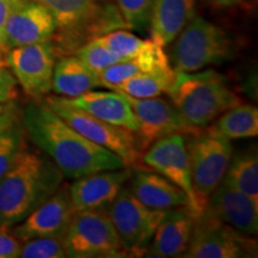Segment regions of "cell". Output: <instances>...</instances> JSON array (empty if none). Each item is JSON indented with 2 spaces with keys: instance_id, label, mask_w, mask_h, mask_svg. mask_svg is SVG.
Masks as SVG:
<instances>
[{
  "instance_id": "1",
  "label": "cell",
  "mask_w": 258,
  "mask_h": 258,
  "mask_svg": "<svg viewBox=\"0 0 258 258\" xmlns=\"http://www.w3.org/2000/svg\"><path fill=\"white\" fill-rule=\"evenodd\" d=\"M21 121L27 137L66 178L77 179L127 166L115 153L83 137L44 103H28Z\"/></svg>"
},
{
  "instance_id": "2",
  "label": "cell",
  "mask_w": 258,
  "mask_h": 258,
  "mask_svg": "<svg viewBox=\"0 0 258 258\" xmlns=\"http://www.w3.org/2000/svg\"><path fill=\"white\" fill-rule=\"evenodd\" d=\"M63 175L44 153L22 150L0 178V226L12 227L62 185Z\"/></svg>"
},
{
  "instance_id": "3",
  "label": "cell",
  "mask_w": 258,
  "mask_h": 258,
  "mask_svg": "<svg viewBox=\"0 0 258 258\" xmlns=\"http://www.w3.org/2000/svg\"><path fill=\"white\" fill-rule=\"evenodd\" d=\"M166 93L184 120L198 129L207 127L222 112L240 104V98L228 88L225 77L214 70L176 72Z\"/></svg>"
},
{
  "instance_id": "4",
  "label": "cell",
  "mask_w": 258,
  "mask_h": 258,
  "mask_svg": "<svg viewBox=\"0 0 258 258\" xmlns=\"http://www.w3.org/2000/svg\"><path fill=\"white\" fill-rule=\"evenodd\" d=\"M49 10L56 22V51L74 53L106 32L127 27L115 5L103 0H34Z\"/></svg>"
},
{
  "instance_id": "5",
  "label": "cell",
  "mask_w": 258,
  "mask_h": 258,
  "mask_svg": "<svg viewBox=\"0 0 258 258\" xmlns=\"http://www.w3.org/2000/svg\"><path fill=\"white\" fill-rule=\"evenodd\" d=\"M176 38L169 57L175 72H198L211 64L224 63L234 53L228 35L196 15Z\"/></svg>"
},
{
  "instance_id": "6",
  "label": "cell",
  "mask_w": 258,
  "mask_h": 258,
  "mask_svg": "<svg viewBox=\"0 0 258 258\" xmlns=\"http://www.w3.org/2000/svg\"><path fill=\"white\" fill-rule=\"evenodd\" d=\"M62 243L67 257H127L106 209L74 213Z\"/></svg>"
},
{
  "instance_id": "7",
  "label": "cell",
  "mask_w": 258,
  "mask_h": 258,
  "mask_svg": "<svg viewBox=\"0 0 258 258\" xmlns=\"http://www.w3.org/2000/svg\"><path fill=\"white\" fill-rule=\"evenodd\" d=\"M43 103L83 137L120 157L128 167L138 163L141 151L133 132L108 123L82 109L66 104L59 96L47 97Z\"/></svg>"
},
{
  "instance_id": "8",
  "label": "cell",
  "mask_w": 258,
  "mask_h": 258,
  "mask_svg": "<svg viewBox=\"0 0 258 258\" xmlns=\"http://www.w3.org/2000/svg\"><path fill=\"white\" fill-rule=\"evenodd\" d=\"M167 211L148 208L125 185L106 209L127 256L146 253L148 244Z\"/></svg>"
},
{
  "instance_id": "9",
  "label": "cell",
  "mask_w": 258,
  "mask_h": 258,
  "mask_svg": "<svg viewBox=\"0 0 258 258\" xmlns=\"http://www.w3.org/2000/svg\"><path fill=\"white\" fill-rule=\"evenodd\" d=\"M186 145L189 154L192 190L201 214L209 196L224 178L233 156V146L227 139L205 132L190 135Z\"/></svg>"
},
{
  "instance_id": "10",
  "label": "cell",
  "mask_w": 258,
  "mask_h": 258,
  "mask_svg": "<svg viewBox=\"0 0 258 258\" xmlns=\"http://www.w3.org/2000/svg\"><path fill=\"white\" fill-rule=\"evenodd\" d=\"M256 241L217 219L202 213L196 219L189 246L188 258H243L253 257Z\"/></svg>"
},
{
  "instance_id": "11",
  "label": "cell",
  "mask_w": 258,
  "mask_h": 258,
  "mask_svg": "<svg viewBox=\"0 0 258 258\" xmlns=\"http://www.w3.org/2000/svg\"><path fill=\"white\" fill-rule=\"evenodd\" d=\"M56 54L51 41L25 44L8 51L4 66L9 67L25 93L41 98L51 90Z\"/></svg>"
},
{
  "instance_id": "12",
  "label": "cell",
  "mask_w": 258,
  "mask_h": 258,
  "mask_svg": "<svg viewBox=\"0 0 258 258\" xmlns=\"http://www.w3.org/2000/svg\"><path fill=\"white\" fill-rule=\"evenodd\" d=\"M122 93V92H121ZM139 122L137 131L138 145L140 151L147 150L154 141L172 134L194 135L201 132L184 120L176 106L164 99L153 98H135L124 95Z\"/></svg>"
},
{
  "instance_id": "13",
  "label": "cell",
  "mask_w": 258,
  "mask_h": 258,
  "mask_svg": "<svg viewBox=\"0 0 258 258\" xmlns=\"http://www.w3.org/2000/svg\"><path fill=\"white\" fill-rule=\"evenodd\" d=\"M185 138L186 135L183 134H172L154 141L146 150L143 160L157 173L179 186L189 198L191 209L200 217L201 212L199 211L198 201L192 190Z\"/></svg>"
},
{
  "instance_id": "14",
  "label": "cell",
  "mask_w": 258,
  "mask_h": 258,
  "mask_svg": "<svg viewBox=\"0 0 258 258\" xmlns=\"http://www.w3.org/2000/svg\"><path fill=\"white\" fill-rule=\"evenodd\" d=\"M74 213L69 188L60 186L23 221L12 226L11 232L21 241L38 237L62 238Z\"/></svg>"
},
{
  "instance_id": "15",
  "label": "cell",
  "mask_w": 258,
  "mask_h": 258,
  "mask_svg": "<svg viewBox=\"0 0 258 258\" xmlns=\"http://www.w3.org/2000/svg\"><path fill=\"white\" fill-rule=\"evenodd\" d=\"M55 32L56 22L49 10L34 0H23L6 22V48L9 51L15 47L51 41Z\"/></svg>"
},
{
  "instance_id": "16",
  "label": "cell",
  "mask_w": 258,
  "mask_h": 258,
  "mask_svg": "<svg viewBox=\"0 0 258 258\" xmlns=\"http://www.w3.org/2000/svg\"><path fill=\"white\" fill-rule=\"evenodd\" d=\"M128 166L80 177L69 188L76 212L108 209L131 178Z\"/></svg>"
},
{
  "instance_id": "17",
  "label": "cell",
  "mask_w": 258,
  "mask_h": 258,
  "mask_svg": "<svg viewBox=\"0 0 258 258\" xmlns=\"http://www.w3.org/2000/svg\"><path fill=\"white\" fill-rule=\"evenodd\" d=\"M203 213L244 234L253 235L258 232V201L224 182L209 196Z\"/></svg>"
},
{
  "instance_id": "18",
  "label": "cell",
  "mask_w": 258,
  "mask_h": 258,
  "mask_svg": "<svg viewBox=\"0 0 258 258\" xmlns=\"http://www.w3.org/2000/svg\"><path fill=\"white\" fill-rule=\"evenodd\" d=\"M198 218L199 215L190 207L169 209L154 232L146 252L159 257L184 256Z\"/></svg>"
},
{
  "instance_id": "19",
  "label": "cell",
  "mask_w": 258,
  "mask_h": 258,
  "mask_svg": "<svg viewBox=\"0 0 258 258\" xmlns=\"http://www.w3.org/2000/svg\"><path fill=\"white\" fill-rule=\"evenodd\" d=\"M59 97L66 104L82 109L99 120L137 133L139 128L138 118L131 104L121 92L92 90L73 98Z\"/></svg>"
},
{
  "instance_id": "20",
  "label": "cell",
  "mask_w": 258,
  "mask_h": 258,
  "mask_svg": "<svg viewBox=\"0 0 258 258\" xmlns=\"http://www.w3.org/2000/svg\"><path fill=\"white\" fill-rule=\"evenodd\" d=\"M131 189L135 198L152 209L190 207L191 203L179 186L157 172L137 170L132 172Z\"/></svg>"
},
{
  "instance_id": "21",
  "label": "cell",
  "mask_w": 258,
  "mask_h": 258,
  "mask_svg": "<svg viewBox=\"0 0 258 258\" xmlns=\"http://www.w3.org/2000/svg\"><path fill=\"white\" fill-rule=\"evenodd\" d=\"M194 16L195 0H153L148 23L151 40L169 46Z\"/></svg>"
},
{
  "instance_id": "22",
  "label": "cell",
  "mask_w": 258,
  "mask_h": 258,
  "mask_svg": "<svg viewBox=\"0 0 258 258\" xmlns=\"http://www.w3.org/2000/svg\"><path fill=\"white\" fill-rule=\"evenodd\" d=\"M99 88H104L99 74L90 70L76 54L60 57L55 62L51 90L56 95L73 98Z\"/></svg>"
},
{
  "instance_id": "23",
  "label": "cell",
  "mask_w": 258,
  "mask_h": 258,
  "mask_svg": "<svg viewBox=\"0 0 258 258\" xmlns=\"http://www.w3.org/2000/svg\"><path fill=\"white\" fill-rule=\"evenodd\" d=\"M170 69L172 67L164 47L150 40L146 48L139 55L111 64L103 71L99 77L103 82V86L110 89L111 86L117 85L139 74Z\"/></svg>"
},
{
  "instance_id": "24",
  "label": "cell",
  "mask_w": 258,
  "mask_h": 258,
  "mask_svg": "<svg viewBox=\"0 0 258 258\" xmlns=\"http://www.w3.org/2000/svg\"><path fill=\"white\" fill-rule=\"evenodd\" d=\"M214 122V121H213ZM207 133L227 140L256 138L258 135V110L251 104H238L222 112Z\"/></svg>"
},
{
  "instance_id": "25",
  "label": "cell",
  "mask_w": 258,
  "mask_h": 258,
  "mask_svg": "<svg viewBox=\"0 0 258 258\" xmlns=\"http://www.w3.org/2000/svg\"><path fill=\"white\" fill-rule=\"evenodd\" d=\"M221 182L258 201V158L251 150L232 156Z\"/></svg>"
},
{
  "instance_id": "26",
  "label": "cell",
  "mask_w": 258,
  "mask_h": 258,
  "mask_svg": "<svg viewBox=\"0 0 258 258\" xmlns=\"http://www.w3.org/2000/svg\"><path fill=\"white\" fill-rule=\"evenodd\" d=\"M175 76L176 72L172 69L143 73L111 86L109 90L122 92L135 98H153L167 91Z\"/></svg>"
},
{
  "instance_id": "27",
  "label": "cell",
  "mask_w": 258,
  "mask_h": 258,
  "mask_svg": "<svg viewBox=\"0 0 258 258\" xmlns=\"http://www.w3.org/2000/svg\"><path fill=\"white\" fill-rule=\"evenodd\" d=\"M24 128L21 118L0 133V178L14 165L24 148Z\"/></svg>"
},
{
  "instance_id": "28",
  "label": "cell",
  "mask_w": 258,
  "mask_h": 258,
  "mask_svg": "<svg viewBox=\"0 0 258 258\" xmlns=\"http://www.w3.org/2000/svg\"><path fill=\"white\" fill-rule=\"evenodd\" d=\"M77 56L83 61L90 70L97 74H101L105 69H108L111 64L123 61L115 54L114 51L109 49L98 37L92 38L80 46L78 49L74 51Z\"/></svg>"
},
{
  "instance_id": "29",
  "label": "cell",
  "mask_w": 258,
  "mask_h": 258,
  "mask_svg": "<svg viewBox=\"0 0 258 258\" xmlns=\"http://www.w3.org/2000/svg\"><path fill=\"white\" fill-rule=\"evenodd\" d=\"M98 38L109 49L124 60L139 55L146 48L150 41L143 40L137 35L132 34L131 31L122 30V29H115V30L101 35Z\"/></svg>"
},
{
  "instance_id": "30",
  "label": "cell",
  "mask_w": 258,
  "mask_h": 258,
  "mask_svg": "<svg viewBox=\"0 0 258 258\" xmlns=\"http://www.w3.org/2000/svg\"><path fill=\"white\" fill-rule=\"evenodd\" d=\"M127 28L144 31L150 23L153 0H114Z\"/></svg>"
},
{
  "instance_id": "31",
  "label": "cell",
  "mask_w": 258,
  "mask_h": 258,
  "mask_svg": "<svg viewBox=\"0 0 258 258\" xmlns=\"http://www.w3.org/2000/svg\"><path fill=\"white\" fill-rule=\"evenodd\" d=\"M23 258H64L67 257L62 238L38 237L22 241L21 254Z\"/></svg>"
},
{
  "instance_id": "32",
  "label": "cell",
  "mask_w": 258,
  "mask_h": 258,
  "mask_svg": "<svg viewBox=\"0 0 258 258\" xmlns=\"http://www.w3.org/2000/svg\"><path fill=\"white\" fill-rule=\"evenodd\" d=\"M23 3V0H0V66H4L8 48L5 43L6 22L16 8Z\"/></svg>"
},
{
  "instance_id": "33",
  "label": "cell",
  "mask_w": 258,
  "mask_h": 258,
  "mask_svg": "<svg viewBox=\"0 0 258 258\" xmlns=\"http://www.w3.org/2000/svg\"><path fill=\"white\" fill-rule=\"evenodd\" d=\"M22 241L12 234L11 227L0 226V258H17L21 254Z\"/></svg>"
},
{
  "instance_id": "34",
  "label": "cell",
  "mask_w": 258,
  "mask_h": 258,
  "mask_svg": "<svg viewBox=\"0 0 258 258\" xmlns=\"http://www.w3.org/2000/svg\"><path fill=\"white\" fill-rule=\"evenodd\" d=\"M17 97V80L8 67L0 66V104L14 101Z\"/></svg>"
},
{
  "instance_id": "35",
  "label": "cell",
  "mask_w": 258,
  "mask_h": 258,
  "mask_svg": "<svg viewBox=\"0 0 258 258\" xmlns=\"http://www.w3.org/2000/svg\"><path fill=\"white\" fill-rule=\"evenodd\" d=\"M19 117L18 106L14 101L6 103L4 110L0 112V133Z\"/></svg>"
},
{
  "instance_id": "36",
  "label": "cell",
  "mask_w": 258,
  "mask_h": 258,
  "mask_svg": "<svg viewBox=\"0 0 258 258\" xmlns=\"http://www.w3.org/2000/svg\"><path fill=\"white\" fill-rule=\"evenodd\" d=\"M209 3L215 8H220V9H228V8H233V6L240 5L243 3L246 2V0H208Z\"/></svg>"
},
{
  "instance_id": "37",
  "label": "cell",
  "mask_w": 258,
  "mask_h": 258,
  "mask_svg": "<svg viewBox=\"0 0 258 258\" xmlns=\"http://www.w3.org/2000/svg\"><path fill=\"white\" fill-rule=\"evenodd\" d=\"M5 105L6 104H0V112H2L3 110H4V108H5Z\"/></svg>"
}]
</instances>
